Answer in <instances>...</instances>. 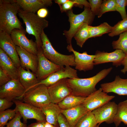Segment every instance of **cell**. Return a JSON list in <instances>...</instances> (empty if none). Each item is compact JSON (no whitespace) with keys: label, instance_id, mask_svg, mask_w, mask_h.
I'll return each instance as SVG.
<instances>
[{"label":"cell","instance_id":"cell-1","mask_svg":"<svg viewBox=\"0 0 127 127\" xmlns=\"http://www.w3.org/2000/svg\"><path fill=\"white\" fill-rule=\"evenodd\" d=\"M113 69L112 67L103 69L95 75L88 78H67L66 82L71 91V94L87 97L97 90L96 86L105 78Z\"/></svg>","mask_w":127,"mask_h":127},{"label":"cell","instance_id":"cell-2","mask_svg":"<svg viewBox=\"0 0 127 127\" xmlns=\"http://www.w3.org/2000/svg\"><path fill=\"white\" fill-rule=\"evenodd\" d=\"M20 9L14 0H0V31L10 34L15 29H24L17 15Z\"/></svg>","mask_w":127,"mask_h":127},{"label":"cell","instance_id":"cell-3","mask_svg":"<svg viewBox=\"0 0 127 127\" xmlns=\"http://www.w3.org/2000/svg\"><path fill=\"white\" fill-rule=\"evenodd\" d=\"M18 14L25 24L26 32L35 37L38 49L41 48L42 44L40 36L44 29L48 26V22L35 13L25 12L20 8Z\"/></svg>","mask_w":127,"mask_h":127},{"label":"cell","instance_id":"cell-4","mask_svg":"<svg viewBox=\"0 0 127 127\" xmlns=\"http://www.w3.org/2000/svg\"><path fill=\"white\" fill-rule=\"evenodd\" d=\"M67 12L70 28L68 30L64 31L63 34L66 37L67 43L69 44H71L74 35L82 26L86 24L90 25L92 24L95 15L91 12L90 8L86 7H84L83 11L79 14H74L72 9Z\"/></svg>","mask_w":127,"mask_h":127},{"label":"cell","instance_id":"cell-5","mask_svg":"<svg viewBox=\"0 0 127 127\" xmlns=\"http://www.w3.org/2000/svg\"><path fill=\"white\" fill-rule=\"evenodd\" d=\"M43 54L48 60L61 67L70 66H75L74 55H66L61 54L53 48L44 31L40 36Z\"/></svg>","mask_w":127,"mask_h":127},{"label":"cell","instance_id":"cell-6","mask_svg":"<svg viewBox=\"0 0 127 127\" xmlns=\"http://www.w3.org/2000/svg\"><path fill=\"white\" fill-rule=\"evenodd\" d=\"M22 99L24 103L40 108L51 103L48 87L41 84L25 92Z\"/></svg>","mask_w":127,"mask_h":127},{"label":"cell","instance_id":"cell-7","mask_svg":"<svg viewBox=\"0 0 127 127\" xmlns=\"http://www.w3.org/2000/svg\"><path fill=\"white\" fill-rule=\"evenodd\" d=\"M13 101L15 105L14 108L21 115L23 122L26 124L28 119H34L37 121L46 122L45 116L40 108L24 103L20 100L15 99Z\"/></svg>","mask_w":127,"mask_h":127},{"label":"cell","instance_id":"cell-8","mask_svg":"<svg viewBox=\"0 0 127 127\" xmlns=\"http://www.w3.org/2000/svg\"><path fill=\"white\" fill-rule=\"evenodd\" d=\"M37 55L38 63L36 74L39 81L45 79L61 69L60 66L51 62L44 56L41 48L38 49Z\"/></svg>","mask_w":127,"mask_h":127},{"label":"cell","instance_id":"cell-9","mask_svg":"<svg viewBox=\"0 0 127 127\" xmlns=\"http://www.w3.org/2000/svg\"><path fill=\"white\" fill-rule=\"evenodd\" d=\"M25 90L19 79H12L0 87V98H5L11 101L22 99Z\"/></svg>","mask_w":127,"mask_h":127},{"label":"cell","instance_id":"cell-10","mask_svg":"<svg viewBox=\"0 0 127 127\" xmlns=\"http://www.w3.org/2000/svg\"><path fill=\"white\" fill-rule=\"evenodd\" d=\"M117 110L118 105L110 101L91 112L98 124L105 122L110 124L114 122Z\"/></svg>","mask_w":127,"mask_h":127},{"label":"cell","instance_id":"cell-11","mask_svg":"<svg viewBox=\"0 0 127 127\" xmlns=\"http://www.w3.org/2000/svg\"><path fill=\"white\" fill-rule=\"evenodd\" d=\"M115 96L109 95L100 87L86 97L82 104L89 111H91L110 101Z\"/></svg>","mask_w":127,"mask_h":127},{"label":"cell","instance_id":"cell-12","mask_svg":"<svg viewBox=\"0 0 127 127\" xmlns=\"http://www.w3.org/2000/svg\"><path fill=\"white\" fill-rule=\"evenodd\" d=\"M67 48L69 52H72L74 55L76 70L86 71L93 69L94 65V61L95 57V55H89L86 52L80 53L73 49L71 44H68Z\"/></svg>","mask_w":127,"mask_h":127},{"label":"cell","instance_id":"cell-13","mask_svg":"<svg viewBox=\"0 0 127 127\" xmlns=\"http://www.w3.org/2000/svg\"><path fill=\"white\" fill-rule=\"evenodd\" d=\"M95 55L94 65L112 62L113 66L117 67L122 65V62L126 54L121 50L116 49L113 52L109 53L97 50Z\"/></svg>","mask_w":127,"mask_h":127},{"label":"cell","instance_id":"cell-14","mask_svg":"<svg viewBox=\"0 0 127 127\" xmlns=\"http://www.w3.org/2000/svg\"><path fill=\"white\" fill-rule=\"evenodd\" d=\"M26 32L22 29H15L10 34V36L16 46L21 47L29 52L37 55L38 48L36 42L28 39L26 35Z\"/></svg>","mask_w":127,"mask_h":127},{"label":"cell","instance_id":"cell-15","mask_svg":"<svg viewBox=\"0 0 127 127\" xmlns=\"http://www.w3.org/2000/svg\"><path fill=\"white\" fill-rule=\"evenodd\" d=\"M75 78H79L77 70L70 66H66L61 67L60 70L51 74L45 79L40 81L30 89L41 84L48 87L61 79Z\"/></svg>","mask_w":127,"mask_h":127},{"label":"cell","instance_id":"cell-16","mask_svg":"<svg viewBox=\"0 0 127 127\" xmlns=\"http://www.w3.org/2000/svg\"><path fill=\"white\" fill-rule=\"evenodd\" d=\"M66 79H63L48 87L51 103L57 104L68 95L71 91L68 85Z\"/></svg>","mask_w":127,"mask_h":127},{"label":"cell","instance_id":"cell-17","mask_svg":"<svg viewBox=\"0 0 127 127\" xmlns=\"http://www.w3.org/2000/svg\"><path fill=\"white\" fill-rule=\"evenodd\" d=\"M0 48L10 57L18 68L21 66L16 46L10 35L3 31H0Z\"/></svg>","mask_w":127,"mask_h":127},{"label":"cell","instance_id":"cell-18","mask_svg":"<svg viewBox=\"0 0 127 127\" xmlns=\"http://www.w3.org/2000/svg\"><path fill=\"white\" fill-rule=\"evenodd\" d=\"M100 87L107 93L113 92L119 95H127V79H122L119 75L116 76L113 81L102 83Z\"/></svg>","mask_w":127,"mask_h":127},{"label":"cell","instance_id":"cell-19","mask_svg":"<svg viewBox=\"0 0 127 127\" xmlns=\"http://www.w3.org/2000/svg\"><path fill=\"white\" fill-rule=\"evenodd\" d=\"M16 50L20 57L21 66L24 69H29L36 74L38 63L37 55L31 53L17 46Z\"/></svg>","mask_w":127,"mask_h":127},{"label":"cell","instance_id":"cell-20","mask_svg":"<svg viewBox=\"0 0 127 127\" xmlns=\"http://www.w3.org/2000/svg\"><path fill=\"white\" fill-rule=\"evenodd\" d=\"M24 11L35 13L40 9L51 6V0H14Z\"/></svg>","mask_w":127,"mask_h":127},{"label":"cell","instance_id":"cell-21","mask_svg":"<svg viewBox=\"0 0 127 127\" xmlns=\"http://www.w3.org/2000/svg\"><path fill=\"white\" fill-rule=\"evenodd\" d=\"M89 111L82 104L71 108L61 110L71 127H75L80 119Z\"/></svg>","mask_w":127,"mask_h":127},{"label":"cell","instance_id":"cell-22","mask_svg":"<svg viewBox=\"0 0 127 127\" xmlns=\"http://www.w3.org/2000/svg\"><path fill=\"white\" fill-rule=\"evenodd\" d=\"M0 67L12 79H18V68L10 57L0 48Z\"/></svg>","mask_w":127,"mask_h":127},{"label":"cell","instance_id":"cell-23","mask_svg":"<svg viewBox=\"0 0 127 127\" xmlns=\"http://www.w3.org/2000/svg\"><path fill=\"white\" fill-rule=\"evenodd\" d=\"M18 79L25 89V92L40 81L36 74L30 69L25 70L21 66L18 68Z\"/></svg>","mask_w":127,"mask_h":127},{"label":"cell","instance_id":"cell-24","mask_svg":"<svg viewBox=\"0 0 127 127\" xmlns=\"http://www.w3.org/2000/svg\"><path fill=\"white\" fill-rule=\"evenodd\" d=\"M40 108L45 116L46 122L56 127H59L58 120L61 109L57 104L51 103Z\"/></svg>","mask_w":127,"mask_h":127},{"label":"cell","instance_id":"cell-25","mask_svg":"<svg viewBox=\"0 0 127 127\" xmlns=\"http://www.w3.org/2000/svg\"><path fill=\"white\" fill-rule=\"evenodd\" d=\"M85 98L71 94L66 96L57 104L61 109H68L82 104Z\"/></svg>","mask_w":127,"mask_h":127},{"label":"cell","instance_id":"cell-26","mask_svg":"<svg viewBox=\"0 0 127 127\" xmlns=\"http://www.w3.org/2000/svg\"><path fill=\"white\" fill-rule=\"evenodd\" d=\"M121 122L127 125V100L120 102L118 105L117 111L113 123L116 127H117Z\"/></svg>","mask_w":127,"mask_h":127},{"label":"cell","instance_id":"cell-27","mask_svg":"<svg viewBox=\"0 0 127 127\" xmlns=\"http://www.w3.org/2000/svg\"><path fill=\"white\" fill-rule=\"evenodd\" d=\"M113 27L106 22L96 26H89V38L100 36L103 35L110 33Z\"/></svg>","mask_w":127,"mask_h":127},{"label":"cell","instance_id":"cell-28","mask_svg":"<svg viewBox=\"0 0 127 127\" xmlns=\"http://www.w3.org/2000/svg\"><path fill=\"white\" fill-rule=\"evenodd\" d=\"M89 26L86 24L82 26L74 35L77 44L82 48L84 44L89 38Z\"/></svg>","mask_w":127,"mask_h":127},{"label":"cell","instance_id":"cell-29","mask_svg":"<svg viewBox=\"0 0 127 127\" xmlns=\"http://www.w3.org/2000/svg\"><path fill=\"white\" fill-rule=\"evenodd\" d=\"M98 124L92 112L89 111L80 119L75 127H95Z\"/></svg>","mask_w":127,"mask_h":127},{"label":"cell","instance_id":"cell-30","mask_svg":"<svg viewBox=\"0 0 127 127\" xmlns=\"http://www.w3.org/2000/svg\"><path fill=\"white\" fill-rule=\"evenodd\" d=\"M112 46L113 49L122 50L127 54V31L119 35L118 39L113 41Z\"/></svg>","mask_w":127,"mask_h":127},{"label":"cell","instance_id":"cell-31","mask_svg":"<svg viewBox=\"0 0 127 127\" xmlns=\"http://www.w3.org/2000/svg\"><path fill=\"white\" fill-rule=\"evenodd\" d=\"M127 31V18L119 21L113 27L111 32L108 33L111 37L119 35Z\"/></svg>","mask_w":127,"mask_h":127},{"label":"cell","instance_id":"cell-32","mask_svg":"<svg viewBox=\"0 0 127 127\" xmlns=\"http://www.w3.org/2000/svg\"><path fill=\"white\" fill-rule=\"evenodd\" d=\"M115 0H105L103 1L97 14L98 18L101 17L105 13L116 11Z\"/></svg>","mask_w":127,"mask_h":127},{"label":"cell","instance_id":"cell-33","mask_svg":"<svg viewBox=\"0 0 127 127\" xmlns=\"http://www.w3.org/2000/svg\"><path fill=\"white\" fill-rule=\"evenodd\" d=\"M16 112L15 109H8L0 111V127H4L8 121L13 119L15 116Z\"/></svg>","mask_w":127,"mask_h":127},{"label":"cell","instance_id":"cell-34","mask_svg":"<svg viewBox=\"0 0 127 127\" xmlns=\"http://www.w3.org/2000/svg\"><path fill=\"white\" fill-rule=\"evenodd\" d=\"M116 11L120 14L122 20L127 18V14L126 10L127 0H115Z\"/></svg>","mask_w":127,"mask_h":127},{"label":"cell","instance_id":"cell-35","mask_svg":"<svg viewBox=\"0 0 127 127\" xmlns=\"http://www.w3.org/2000/svg\"><path fill=\"white\" fill-rule=\"evenodd\" d=\"M22 117L20 113L16 112V115L6 125V127H27V124L21 121V119Z\"/></svg>","mask_w":127,"mask_h":127},{"label":"cell","instance_id":"cell-36","mask_svg":"<svg viewBox=\"0 0 127 127\" xmlns=\"http://www.w3.org/2000/svg\"><path fill=\"white\" fill-rule=\"evenodd\" d=\"M88 1L91 12L95 15H97L103 0H89Z\"/></svg>","mask_w":127,"mask_h":127},{"label":"cell","instance_id":"cell-37","mask_svg":"<svg viewBox=\"0 0 127 127\" xmlns=\"http://www.w3.org/2000/svg\"><path fill=\"white\" fill-rule=\"evenodd\" d=\"M14 103L13 101L5 98H0V111L9 109Z\"/></svg>","mask_w":127,"mask_h":127},{"label":"cell","instance_id":"cell-38","mask_svg":"<svg viewBox=\"0 0 127 127\" xmlns=\"http://www.w3.org/2000/svg\"><path fill=\"white\" fill-rule=\"evenodd\" d=\"M12 79L7 73L0 67V87Z\"/></svg>","mask_w":127,"mask_h":127},{"label":"cell","instance_id":"cell-39","mask_svg":"<svg viewBox=\"0 0 127 127\" xmlns=\"http://www.w3.org/2000/svg\"><path fill=\"white\" fill-rule=\"evenodd\" d=\"M74 0H68L65 3L61 4L59 5L61 12H67L71 10L75 5Z\"/></svg>","mask_w":127,"mask_h":127},{"label":"cell","instance_id":"cell-40","mask_svg":"<svg viewBox=\"0 0 127 127\" xmlns=\"http://www.w3.org/2000/svg\"><path fill=\"white\" fill-rule=\"evenodd\" d=\"M58 121L60 127H71L65 117L61 113L59 116Z\"/></svg>","mask_w":127,"mask_h":127},{"label":"cell","instance_id":"cell-41","mask_svg":"<svg viewBox=\"0 0 127 127\" xmlns=\"http://www.w3.org/2000/svg\"><path fill=\"white\" fill-rule=\"evenodd\" d=\"M75 2V4L82 8L84 6V7L90 8V5L89 2L85 0H74Z\"/></svg>","mask_w":127,"mask_h":127},{"label":"cell","instance_id":"cell-42","mask_svg":"<svg viewBox=\"0 0 127 127\" xmlns=\"http://www.w3.org/2000/svg\"><path fill=\"white\" fill-rule=\"evenodd\" d=\"M48 13V11L46 8H43L37 11V15L40 18L44 19L47 16Z\"/></svg>","mask_w":127,"mask_h":127},{"label":"cell","instance_id":"cell-43","mask_svg":"<svg viewBox=\"0 0 127 127\" xmlns=\"http://www.w3.org/2000/svg\"><path fill=\"white\" fill-rule=\"evenodd\" d=\"M122 65L124 66V67L121 70V71L125 74L126 72H127V54H126L122 62Z\"/></svg>","mask_w":127,"mask_h":127},{"label":"cell","instance_id":"cell-44","mask_svg":"<svg viewBox=\"0 0 127 127\" xmlns=\"http://www.w3.org/2000/svg\"><path fill=\"white\" fill-rule=\"evenodd\" d=\"M45 122L36 121V123H32L29 125L27 127H44Z\"/></svg>","mask_w":127,"mask_h":127},{"label":"cell","instance_id":"cell-45","mask_svg":"<svg viewBox=\"0 0 127 127\" xmlns=\"http://www.w3.org/2000/svg\"><path fill=\"white\" fill-rule=\"evenodd\" d=\"M68 0H55V2L58 5L63 4L68 1Z\"/></svg>","mask_w":127,"mask_h":127},{"label":"cell","instance_id":"cell-46","mask_svg":"<svg viewBox=\"0 0 127 127\" xmlns=\"http://www.w3.org/2000/svg\"><path fill=\"white\" fill-rule=\"evenodd\" d=\"M44 127H56L54 125L47 122H45Z\"/></svg>","mask_w":127,"mask_h":127},{"label":"cell","instance_id":"cell-47","mask_svg":"<svg viewBox=\"0 0 127 127\" xmlns=\"http://www.w3.org/2000/svg\"><path fill=\"white\" fill-rule=\"evenodd\" d=\"M100 124V123H98L95 127H99V125Z\"/></svg>","mask_w":127,"mask_h":127},{"label":"cell","instance_id":"cell-48","mask_svg":"<svg viewBox=\"0 0 127 127\" xmlns=\"http://www.w3.org/2000/svg\"><path fill=\"white\" fill-rule=\"evenodd\" d=\"M5 127L4 126V127Z\"/></svg>","mask_w":127,"mask_h":127},{"label":"cell","instance_id":"cell-49","mask_svg":"<svg viewBox=\"0 0 127 127\" xmlns=\"http://www.w3.org/2000/svg\"></svg>","mask_w":127,"mask_h":127}]
</instances>
